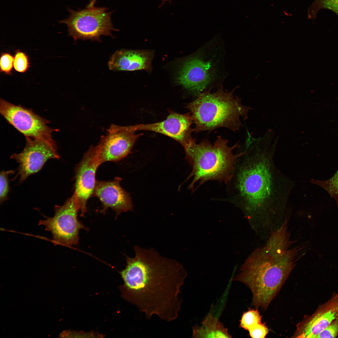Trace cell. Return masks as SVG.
<instances>
[{
	"label": "cell",
	"mask_w": 338,
	"mask_h": 338,
	"mask_svg": "<svg viewBox=\"0 0 338 338\" xmlns=\"http://www.w3.org/2000/svg\"><path fill=\"white\" fill-rule=\"evenodd\" d=\"M134 249L135 256H126V266L120 272L124 298L147 320L154 315L167 322L176 320L182 302L181 288L186 270L178 261L152 248L136 246Z\"/></svg>",
	"instance_id": "cell-1"
},
{
	"label": "cell",
	"mask_w": 338,
	"mask_h": 338,
	"mask_svg": "<svg viewBox=\"0 0 338 338\" xmlns=\"http://www.w3.org/2000/svg\"><path fill=\"white\" fill-rule=\"evenodd\" d=\"M245 152L235 176V200L250 216L281 213L295 185L276 167L273 148Z\"/></svg>",
	"instance_id": "cell-2"
},
{
	"label": "cell",
	"mask_w": 338,
	"mask_h": 338,
	"mask_svg": "<svg viewBox=\"0 0 338 338\" xmlns=\"http://www.w3.org/2000/svg\"><path fill=\"white\" fill-rule=\"evenodd\" d=\"M293 243L286 230L273 232L265 245L254 250L232 278L249 288L256 308L267 309L295 265L301 248H291Z\"/></svg>",
	"instance_id": "cell-3"
},
{
	"label": "cell",
	"mask_w": 338,
	"mask_h": 338,
	"mask_svg": "<svg viewBox=\"0 0 338 338\" xmlns=\"http://www.w3.org/2000/svg\"><path fill=\"white\" fill-rule=\"evenodd\" d=\"M227 140L220 136L211 143L204 140L197 143L193 139L184 148L186 159L192 170L187 179L193 177L188 188L193 190L207 181L217 180L225 183L233 178L237 160L244 152L235 154L233 151L239 145H228Z\"/></svg>",
	"instance_id": "cell-4"
},
{
	"label": "cell",
	"mask_w": 338,
	"mask_h": 338,
	"mask_svg": "<svg viewBox=\"0 0 338 338\" xmlns=\"http://www.w3.org/2000/svg\"><path fill=\"white\" fill-rule=\"evenodd\" d=\"M241 100L234 95L233 90L228 91L222 87L213 92L199 93L186 106L195 124L193 131L199 132L221 127L239 130L242 126L240 118L247 119L251 109L243 105Z\"/></svg>",
	"instance_id": "cell-5"
},
{
	"label": "cell",
	"mask_w": 338,
	"mask_h": 338,
	"mask_svg": "<svg viewBox=\"0 0 338 338\" xmlns=\"http://www.w3.org/2000/svg\"><path fill=\"white\" fill-rule=\"evenodd\" d=\"M96 0H92L82 10L74 11L69 8L68 18L59 21V23L66 24L69 35L74 40L89 39L100 42L101 36L113 37L112 31H117L115 28L111 19L113 11L107 12L105 7L95 6Z\"/></svg>",
	"instance_id": "cell-6"
},
{
	"label": "cell",
	"mask_w": 338,
	"mask_h": 338,
	"mask_svg": "<svg viewBox=\"0 0 338 338\" xmlns=\"http://www.w3.org/2000/svg\"><path fill=\"white\" fill-rule=\"evenodd\" d=\"M79 208L74 194L61 206L55 205L53 217L40 220L39 225L52 235L54 243L68 246L77 245L79 233L81 229L88 230L79 221L77 214Z\"/></svg>",
	"instance_id": "cell-7"
},
{
	"label": "cell",
	"mask_w": 338,
	"mask_h": 338,
	"mask_svg": "<svg viewBox=\"0 0 338 338\" xmlns=\"http://www.w3.org/2000/svg\"><path fill=\"white\" fill-rule=\"evenodd\" d=\"M0 112L7 121L25 137L56 144L52 134L58 129L49 127L50 122L36 114L32 110L16 105L1 99Z\"/></svg>",
	"instance_id": "cell-8"
},
{
	"label": "cell",
	"mask_w": 338,
	"mask_h": 338,
	"mask_svg": "<svg viewBox=\"0 0 338 338\" xmlns=\"http://www.w3.org/2000/svg\"><path fill=\"white\" fill-rule=\"evenodd\" d=\"M26 143L23 150L12 155L10 158L18 164V172L12 179L19 178L20 183L29 176L40 170L49 159H59L56 144L31 137H26Z\"/></svg>",
	"instance_id": "cell-9"
},
{
	"label": "cell",
	"mask_w": 338,
	"mask_h": 338,
	"mask_svg": "<svg viewBox=\"0 0 338 338\" xmlns=\"http://www.w3.org/2000/svg\"><path fill=\"white\" fill-rule=\"evenodd\" d=\"M132 126H121L112 124L105 135L101 136L95 150L100 163L117 161L131 152L136 141L142 135L136 134Z\"/></svg>",
	"instance_id": "cell-10"
},
{
	"label": "cell",
	"mask_w": 338,
	"mask_h": 338,
	"mask_svg": "<svg viewBox=\"0 0 338 338\" xmlns=\"http://www.w3.org/2000/svg\"><path fill=\"white\" fill-rule=\"evenodd\" d=\"M100 165L95 147L91 145L76 167L74 194L81 216L86 212L87 202L93 195L96 182V172Z\"/></svg>",
	"instance_id": "cell-11"
},
{
	"label": "cell",
	"mask_w": 338,
	"mask_h": 338,
	"mask_svg": "<svg viewBox=\"0 0 338 338\" xmlns=\"http://www.w3.org/2000/svg\"><path fill=\"white\" fill-rule=\"evenodd\" d=\"M193 122L190 113L183 114L170 110L166 119L162 121L132 126L136 131H150L168 136L178 142L184 147L193 139L191 133L193 129L191 127Z\"/></svg>",
	"instance_id": "cell-12"
},
{
	"label": "cell",
	"mask_w": 338,
	"mask_h": 338,
	"mask_svg": "<svg viewBox=\"0 0 338 338\" xmlns=\"http://www.w3.org/2000/svg\"><path fill=\"white\" fill-rule=\"evenodd\" d=\"M211 62L198 56L186 60L178 72L177 83L192 91L201 92L213 79L215 70Z\"/></svg>",
	"instance_id": "cell-13"
},
{
	"label": "cell",
	"mask_w": 338,
	"mask_h": 338,
	"mask_svg": "<svg viewBox=\"0 0 338 338\" xmlns=\"http://www.w3.org/2000/svg\"><path fill=\"white\" fill-rule=\"evenodd\" d=\"M121 180L120 178L116 177L112 181H96L93 195L98 198L102 203L101 213H104L110 208L117 216L122 213L133 210L131 198L121 187Z\"/></svg>",
	"instance_id": "cell-14"
},
{
	"label": "cell",
	"mask_w": 338,
	"mask_h": 338,
	"mask_svg": "<svg viewBox=\"0 0 338 338\" xmlns=\"http://www.w3.org/2000/svg\"><path fill=\"white\" fill-rule=\"evenodd\" d=\"M338 316V310L332 298L312 315L305 317L298 323L292 337L316 338Z\"/></svg>",
	"instance_id": "cell-15"
},
{
	"label": "cell",
	"mask_w": 338,
	"mask_h": 338,
	"mask_svg": "<svg viewBox=\"0 0 338 338\" xmlns=\"http://www.w3.org/2000/svg\"><path fill=\"white\" fill-rule=\"evenodd\" d=\"M152 58V52L150 51L122 49L114 53L108 65L110 69L115 71H148L151 68Z\"/></svg>",
	"instance_id": "cell-16"
},
{
	"label": "cell",
	"mask_w": 338,
	"mask_h": 338,
	"mask_svg": "<svg viewBox=\"0 0 338 338\" xmlns=\"http://www.w3.org/2000/svg\"><path fill=\"white\" fill-rule=\"evenodd\" d=\"M194 338H231L228 330L212 314L208 313L202 321L201 325L192 327Z\"/></svg>",
	"instance_id": "cell-17"
},
{
	"label": "cell",
	"mask_w": 338,
	"mask_h": 338,
	"mask_svg": "<svg viewBox=\"0 0 338 338\" xmlns=\"http://www.w3.org/2000/svg\"><path fill=\"white\" fill-rule=\"evenodd\" d=\"M323 9L331 10L338 15V0H315L308 8V18L314 19L317 13Z\"/></svg>",
	"instance_id": "cell-18"
},
{
	"label": "cell",
	"mask_w": 338,
	"mask_h": 338,
	"mask_svg": "<svg viewBox=\"0 0 338 338\" xmlns=\"http://www.w3.org/2000/svg\"><path fill=\"white\" fill-rule=\"evenodd\" d=\"M312 182L323 188L335 201L338 207V169L330 178L326 180H312Z\"/></svg>",
	"instance_id": "cell-19"
},
{
	"label": "cell",
	"mask_w": 338,
	"mask_h": 338,
	"mask_svg": "<svg viewBox=\"0 0 338 338\" xmlns=\"http://www.w3.org/2000/svg\"><path fill=\"white\" fill-rule=\"evenodd\" d=\"M262 317L257 310L250 309L244 312L240 320L239 326L248 331L257 325L261 323Z\"/></svg>",
	"instance_id": "cell-20"
},
{
	"label": "cell",
	"mask_w": 338,
	"mask_h": 338,
	"mask_svg": "<svg viewBox=\"0 0 338 338\" xmlns=\"http://www.w3.org/2000/svg\"><path fill=\"white\" fill-rule=\"evenodd\" d=\"M13 67L17 72H26L30 67L28 56L20 50H16L14 57Z\"/></svg>",
	"instance_id": "cell-21"
},
{
	"label": "cell",
	"mask_w": 338,
	"mask_h": 338,
	"mask_svg": "<svg viewBox=\"0 0 338 338\" xmlns=\"http://www.w3.org/2000/svg\"><path fill=\"white\" fill-rule=\"evenodd\" d=\"M14 170L3 171L0 174V201L2 203L8 199L9 190L8 177L13 174Z\"/></svg>",
	"instance_id": "cell-22"
},
{
	"label": "cell",
	"mask_w": 338,
	"mask_h": 338,
	"mask_svg": "<svg viewBox=\"0 0 338 338\" xmlns=\"http://www.w3.org/2000/svg\"><path fill=\"white\" fill-rule=\"evenodd\" d=\"M13 62L14 57L10 53H2L0 60V72L8 75H12Z\"/></svg>",
	"instance_id": "cell-23"
},
{
	"label": "cell",
	"mask_w": 338,
	"mask_h": 338,
	"mask_svg": "<svg viewBox=\"0 0 338 338\" xmlns=\"http://www.w3.org/2000/svg\"><path fill=\"white\" fill-rule=\"evenodd\" d=\"M338 335V316L323 331L318 334L316 338H335Z\"/></svg>",
	"instance_id": "cell-24"
},
{
	"label": "cell",
	"mask_w": 338,
	"mask_h": 338,
	"mask_svg": "<svg viewBox=\"0 0 338 338\" xmlns=\"http://www.w3.org/2000/svg\"><path fill=\"white\" fill-rule=\"evenodd\" d=\"M250 336L253 338H265L269 330L264 324L262 323L255 325L248 331Z\"/></svg>",
	"instance_id": "cell-25"
},
{
	"label": "cell",
	"mask_w": 338,
	"mask_h": 338,
	"mask_svg": "<svg viewBox=\"0 0 338 338\" xmlns=\"http://www.w3.org/2000/svg\"><path fill=\"white\" fill-rule=\"evenodd\" d=\"M333 298L335 303L336 305L337 309L338 310V293L335 295L334 296Z\"/></svg>",
	"instance_id": "cell-26"
},
{
	"label": "cell",
	"mask_w": 338,
	"mask_h": 338,
	"mask_svg": "<svg viewBox=\"0 0 338 338\" xmlns=\"http://www.w3.org/2000/svg\"><path fill=\"white\" fill-rule=\"evenodd\" d=\"M172 0H162L161 5H162L165 3L166 2H170Z\"/></svg>",
	"instance_id": "cell-27"
}]
</instances>
